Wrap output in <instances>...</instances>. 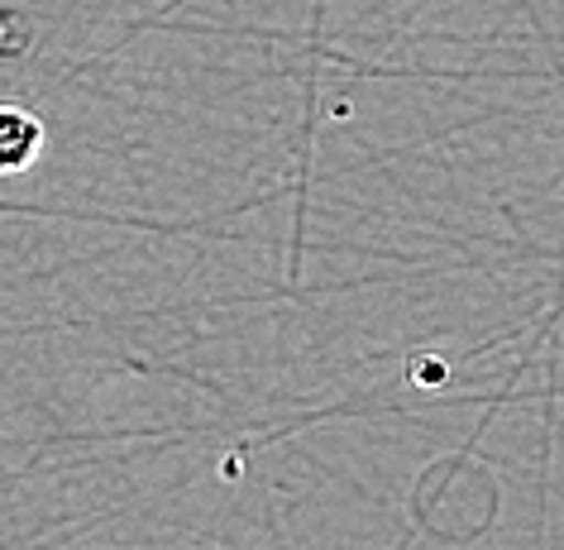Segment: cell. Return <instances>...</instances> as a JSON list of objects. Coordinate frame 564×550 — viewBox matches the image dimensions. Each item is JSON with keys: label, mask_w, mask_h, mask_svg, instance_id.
Here are the masks:
<instances>
[{"label": "cell", "mask_w": 564, "mask_h": 550, "mask_svg": "<svg viewBox=\"0 0 564 550\" xmlns=\"http://www.w3.org/2000/svg\"><path fill=\"white\" fill-rule=\"evenodd\" d=\"M416 374H421V378H416L421 388H441V384H445V364H441V359H435V364H416Z\"/></svg>", "instance_id": "7a4b0ae2"}, {"label": "cell", "mask_w": 564, "mask_h": 550, "mask_svg": "<svg viewBox=\"0 0 564 550\" xmlns=\"http://www.w3.org/2000/svg\"><path fill=\"white\" fill-rule=\"evenodd\" d=\"M44 120L34 116L30 106L15 101H0V177H15L30 173L44 153Z\"/></svg>", "instance_id": "6da1fadb"}]
</instances>
